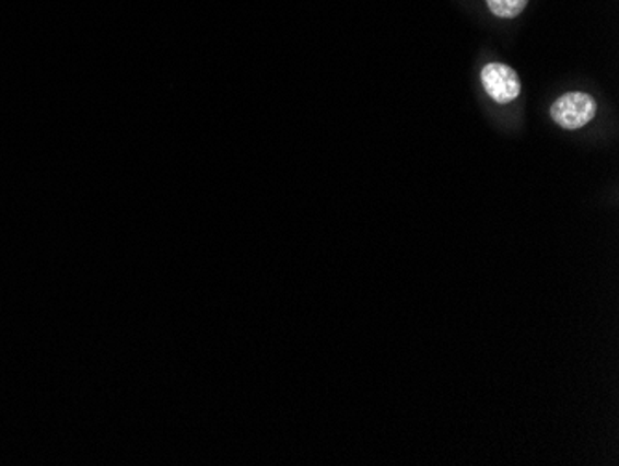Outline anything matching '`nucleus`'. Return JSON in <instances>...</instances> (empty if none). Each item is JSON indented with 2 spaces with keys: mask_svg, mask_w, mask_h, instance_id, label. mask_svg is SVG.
Returning <instances> with one entry per match:
<instances>
[{
  "mask_svg": "<svg viewBox=\"0 0 619 466\" xmlns=\"http://www.w3.org/2000/svg\"><path fill=\"white\" fill-rule=\"evenodd\" d=\"M480 80H482L486 93L499 105H509L522 93L519 77L511 66H504V63L492 62L484 66Z\"/></svg>",
  "mask_w": 619,
  "mask_h": 466,
  "instance_id": "2",
  "label": "nucleus"
},
{
  "mask_svg": "<svg viewBox=\"0 0 619 466\" xmlns=\"http://www.w3.org/2000/svg\"><path fill=\"white\" fill-rule=\"evenodd\" d=\"M495 18L514 19L527 8L528 0H486Z\"/></svg>",
  "mask_w": 619,
  "mask_h": 466,
  "instance_id": "3",
  "label": "nucleus"
},
{
  "mask_svg": "<svg viewBox=\"0 0 619 466\" xmlns=\"http://www.w3.org/2000/svg\"><path fill=\"white\" fill-rule=\"evenodd\" d=\"M597 114V103L588 93L571 92L557 98L551 106L554 124L564 130L583 129Z\"/></svg>",
  "mask_w": 619,
  "mask_h": 466,
  "instance_id": "1",
  "label": "nucleus"
}]
</instances>
